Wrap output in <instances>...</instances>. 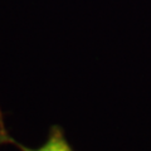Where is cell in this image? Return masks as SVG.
<instances>
[{
  "label": "cell",
  "instance_id": "cell-1",
  "mask_svg": "<svg viewBox=\"0 0 151 151\" xmlns=\"http://www.w3.org/2000/svg\"><path fill=\"white\" fill-rule=\"evenodd\" d=\"M5 144L15 146L20 151H73L72 146L65 137L63 129L59 125H53L49 129L48 137H47L44 144H42L38 147H28L9 135L6 129H4L1 124L0 125V145Z\"/></svg>",
  "mask_w": 151,
  "mask_h": 151
}]
</instances>
